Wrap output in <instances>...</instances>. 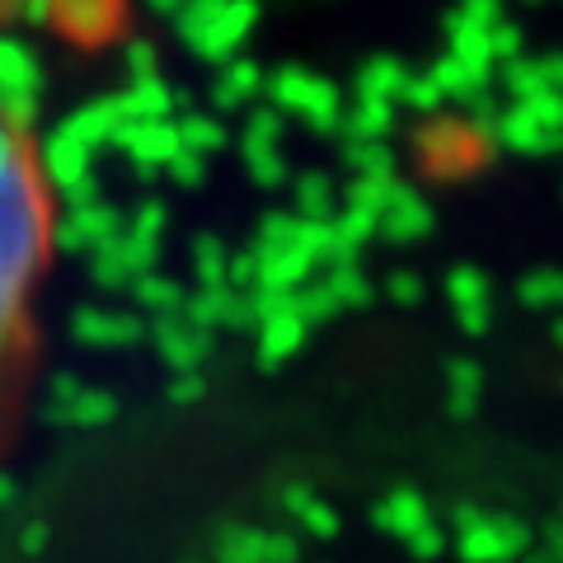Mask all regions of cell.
Wrapping results in <instances>:
<instances>
[{
  "label": "cell",
  "mask_w": 563,
  "mask_h": 563,
  "mask_svg": "<svg viewBox=\"0 0 563 563\" xmlns=\"http://www.w3.org/2000/svg\"><path fill=\"white\" fill-rule=\"evenodd\" d=\"M287 512L301 521L314 540H333V536L343 531V526H339V512H333V507H324L306 484H291V488H287Z\"/></svg>",
  "instance_id": "f1b7e54d"
},
{
  "label": "cell",
  "mask_w": 563,
  "mask_h": 563,
  "mask_svg": "<svg viewBox=\"0 0 563 563\" xmlns=\"http://www.w3.org/2000/svg\"><path fill=\"white\" fill-rule=\"evenodd\" d=\"M225 263H231L225 244L217 235H198V244H192V268H198L202 291L207 287H225Z\"/></svg>",
  "instance_id": "e575fe53"
},
{
  "label": "cell",
  "mask_w": 563,
  "mask_h": 563,
  "mask_svg": "<svg viewBox=\"0 0 563 563\" xmlns=\"http://www.w3.org/2000/svg\"><path fill=\"white\" fill-rule=\"evenodd\" d=\"M20 544H24V554H33V550H43V544H47V526H43V521H33V526H29V531L20 536Z\"/></svg>",
  "instance_id": "f6af8a7d"
},
{
  "label": "cell",
  "mask_w": 563,
  "mask_h": 563,
  "mask_svg": "<svg viewBox=\"0 0 563 563\" xmlns=\"http://www.w3.org/2000/svg\"><path fill=\"white\" fill-rule=\"evenodd\" d=\"M455 550L465 563H512L531 550V531L517 517H488L479 507L455 512Z\"/></svg>",
  "instance_id": "5b68a950"
},
{
  "label": "cell",
  "mask_w": 563,
  "mask_h": 563,
  "mask_svg": "<svg viewBox=\"0 0 563 563\" xmlns=\"http://www.w3.org/2000/svg\"><path fill=\"white\" fill-rule=\"evenodd\" d=\"M155 70H161V52H155L151 38H132L128 43V76L132 85L136 80H155Z\"/></svg>",
  "instance_id": "f35d334b"
},
{
  "label": "cell",
  "mask_w": 563,
  "mask_h": 563,
  "mask_svg": "<svg viewBox=\"0 0 563 563\" xmlns=\"http://www.w3.org/2000/svg\"><path fill=\"white\" fill-rule=\"evenodd\" d=\"M47 231L52 221L33 151L0 122V366L20 347L29 287L47 258Z\"/></svg>",
  "instance_id": "6da1fadb"
},
{
  "label": "cell",
  "mask_w": 563,
  "mask_h": 563,
  "mask_svg": "<svg viewBox=\"0 0 563 563\" xmlns=\"http://www.w3.org/2000/svg\"><path fill=\"white\" fill-rule=\"evenodd\" d=\"M385 296H390L395 306H418L422 301V282L413 273H395L390 282H385Z\"/></svg>",
  "instance_id": "b9f144b4"
},
{
  "label": "cell",
  "mask_w": 563,
  "mask_h": 563,
  "mask_svg": "<svg viewBox=\"0 0 563 563\" xmlns=\"http://www.w3.org/2000/svg\"><path fill=\"white\" fill-rule=\"evenodd\" d=\"M268 99H273L268 109L306 118L314 132H339V128H343L339 85H329L324 76H314V70L282 66L277 76H268Z\"/></svg>",
  "instance_id": "277c9868"
},
{
  "label": "cell",
  "mask_w": 563,
  "mask_h": 563,
  "mask_svg": "<svg viewBox=\"0 0 563 563\" xmlns=\"http://www.w3.org/2000/svg\"><path fill=\"white\" fill-rule=\"evenodd\" d=\"M113 99H118L122 128H128V122H169V113L179 109V99H174V90L161 76H155V80H136V85H128V90L113 95Z\"/></svg>",
  "instance_id": "e0dca14e"
},
{
  "label": "cell",
  "mask_w": 563,
  "mask_h": 563,
  "mask_svg": "<svg viewBox=\"0 0 563 563\" xmlns=\"http://www.w3.org/2000/svg\"><path fill=\"white\" fill-rule=\"evenodd\" d=\"M428 80L437 85V95L442 99H451V103H479L484 99V90H488V70H474V66H465V62H455V57H442L432 70H428Z\"/></svg>",
  "instance_id": "d4e9b609"
},
{
  "label": "cell",
  "mask_w": 563,
  "mask_h": 563,
  "mask_svg": "<svg viewBox=\"0 0 563 563\" xmlns=\"http://www.w3.org/2000/svg\"><path fill=\"white\" fill-rule=\"evenodd\" d=\"M550 339H554V347L563 352V320H554V324H550Z\"/></svg>",
  "instance_id": "7dc6e473"
},
{
  "label": "cell",
  "mask_w": 563,
  "mask_h": 563,
  "mask_svg": "<svg viewBox=\"0 0 563 563\" xmlns=\"http://www.w3.org/2000/svg\"><path fill=\"white\" fill-rule=\"evenodd\" d=\"M33 165H38L43 188H52L57 198H66L70 188H80L85 179H95V151L80 146L70 132H47L43 146L33 151Z\"/></svg>",
  "instance_id": "8992f818"
},
{
  "label": "cell",
  "mask_w": 563,
  "mask_h": 563,
  "mask_svg": "<svg viewBox=\"0 0 563 563\" xmlns=\"http://www.w3.org/2000/svg\"><path fill=\"white\" fill-rule=\"evenodd\" d=\"M442 95H437V85L428 80V70L422 76H413L409 85H404V95H399V109H413V113H422V118H432L437 109H442Z\"/></svg>",
  "instance_id": "74e56055"
},
{
  "label": "cell",
  "mask_w": 563,
  "mask_h": 563,
  "mask_svg": "<svg viewBox=\"0 0 563 563\" xmlns=\"http://www.w3.org/2000/svg\"><path fill=\"white\" fill-rule=\"evenodd\" d=\"M132 301L141 310H151L155 320H179V314L188 310V291L165 273H146V277L132 282Z\"/></svg>",
  "instance_id": "484cf974"
},
{
  "label": "cell",
  "mask_w": 563,
  "mask_h": 563,
  "mask_svg": "<svg viewBox=\"0 0 563 563\" xmlns=\"http://www.w3.org/2000/svg\"><path fill=\"white\" fill-rule=\"evenodd\" d=\"M52 24H57L66 38H76V43H103L122 24V10H113V5H85V0H76V5H57V10H52Z\"/></svg>",
  "instance_id": "ffe728a7"
},
{
  "label": "cell",
  "mask_w": 563,
  "mask_h": 563,
  "mask_svg": "<svg viewBox=\"0 0 563 563\" xmlns=\"http://www.w3.org/2000/svg\"><path fill=\"white\" fill-rule=\"evenodd\" d=\"M263 85H268V76L254 66V62H244V57H235V62H225L221 66V76H217V85H211V103H217L221 113H235V109H244Z\"/></svg>",
  "instance_id": "cb8c5ba5"
},
{
  "label": "cell",
  "mask_w": 563,
  "mask_h": 563,
  "mask_svg": "<svg viewBox=\"0 0 563 563\" xmlns=\"http://www.w3.org/2000/svg\"><path fill=\"white\" fill-rule=\"evenodd\" d=\"M347 169L357 179H395V151L390 146H347Z\"/></svg>",
  "instance_id": "8d00e7d4"
},
{
  "label": "cell",
  "mask_w": 563,
  "mask_h": 563,
  "mask_svg": "<svg viewBox=\"0 0 563 563\" xmlns=\"http://www.w3.org/2000/svg\"><path fill=\"white\" fill-rule=\"evenodd\" d=\"M559 554H563V536H559Z\"/></svg>",
  "instance_id": "c3c4849f"
},
{
  "label": "cell",
  "mask_w": 563,
  "mask_h": 563,
  "mask_svg": "<svg viewBox=\"0 0 563 563\" xmlns=\"http://www.w3.org/2000/svg\"><path fill=\"white\" fill-rule=\"evenodd\" d=\"M258 24V10L254 5H184V14L174 20L179 29L184 47H192L202 62L211 66H225L240 57V43L250 38V29Z\"/></svg>",
  "instance_id": "7a4b0ae2"
},
{
  "label": "cell",
  "mask_w": 563,
  "mask_h": 563,
  "mask_svg": "<svg viewBox=\"0 0 563 563\" xmlns=\"http://www.w3.org/2000/svg\"><path fill=\"white\" fill-rule=\"evenodd\" d=\"M43 99V66L38 52L14 33H0V122L29 141L33 122H38Z\"/></svg>",
  "instance_id": "3957f363"
},
{
  "label": "cell",
  "mask_w": 563,
  "mask_h": 563,
  "mask_svg": "<svg viewBox=\"0 0 563 563\" xmlns=\"http://www.w3.org/2000/svg\"><path fill=\"white\" fill-rule=\"evenodd\" d=\"M306 324H301V314H296L291 306L273 314V320H263L254 329V339H258V366H282L287 357H296V352L306 347Z\"/></svg>",
  "instance_id": "ac0fdd59"
},
{
  "label": "cell",
  "mask_w": 563,
  "mask_h": 563,
  "mask_svg": "<svg viewBox=\"0 0 563 563\" xmlns=\"http://www.w3.org/2000/svg\"><path fill=\"white\" fill-rule=\"evenodd\" d=\"M217 563H301V540L254 526H225L217 536Z\"/></svg>",
  "instance_id": "30bf717a"
},
{
  "label": "cell",
  "mask_w": 563,
  "mask_h": 563,
  "mask_svg": "<svg viewBox=\"0 0 563 563\" xmlns=\"http://www.w3.org/2000/svg\"><path fill=\"white\" fill-rule=\"evenodd\" d=\"M296 221H333L339 217V192L329 174H301L296 179Z\"/></svg>",
  "instance_id": "4316f807"
},
{
  "label": "cell",
  "mask_w": 563,
  "mask_h": 563,
  "mask_svg": "<svg viewBox=\"0 0 563 563\" xmlns=\"http://www.w3.org/2000/svg\"><path fill=\"white\" fill-rule=\"evenodd\" d=\"M155 258L161 250H151V244H136L128 235H118L113 244H103V250L90 254V277L99 282L103 291H118V287H132L136 277L155 273Z\"/></svg>",
  "instance_id": "7c38bea8"
},
{
  "label": "cell",
  "mask_w": 563,
  "mask_h": 563,
  "mask_svg": "<svg viewBox=\"0 0 563 563\" xmlns=\"http://www.w3.org/2000/svg\"><path fill=\"white\" fill-rule=\"evenodd\" d=\"M413 80V70L404 66L399 57H372V62H362L357 70V99H376V103H395L399 109V95H404V85Z\"/></svg>",
  "instance_id": "7402d4cb"
},
{
  "label": "cell",
  "mask_w": 563,
  "mask_h": 563,
  "mask_svg": "<svg viewBox=\"0 0 563 563\" xmlns=\"http://www.w3.org/2000/svg\"><path fill=\"white\" fill-rule=\"evenodd\" d=\"M446 296H451V306H455V320H461L465 333H488L493 324V287H488V277L479 268H451L446 277Z\"/></svg>",
  "instance_id": "9a60e30c"
},
{
  "label": "cell",
  "mask_w": 563,
  "mask_h": 563,
  "mask_svg": "<svg viewBox=\"0 0 563 563\" xmlns=\"http://www.w3.org/2000/svg\"><path fill=\"white\" fill-rule=\"evenodd\" d=\"M202 395H207L202 372L198 376H174V385H169V404H198Z\"/></svg>",
  "instance_id": "ee69618b"
},
{
  "label": "cell",
  "mask_w": 563,
  "mask_h": 563,
  "mask_svg": "<svg viewBox=\"0 0 563 563\" xmlns=\"http://www.w3.org/2000/svg\"><path fill=\"white\" fill-rule=\"evenodd\" d=\"M62 132H70V136L80 141V146H90V151L113 146V136L122 132L118 99H113V95H103V99H95V103H85V109H76V113L62 122Z\"/></svg>",
  "instance_id": "d6986e66"
},
{
  "label": "cell",
  "mask_w": 563,
  "mask_h": 563,
  "mask_svg": "<svg viewBox=\"0 0 563 563\" xmlns=\"http://www.w3.org/2000/svg\"><path fill=\"white\" fill-rule=\"evenodd\" d=\"M165 174H169V179L179 184V188H198V184H202V174H207V161H202V155H192V151H179Z\"/></svg>",
  "instance_id": "60d3db41"
},
{
  "label": "cell",
  "mask_w": 563,
  "mask_h": 563,
  "mask_svg": "<svg viewBox=\"0 0 563 563\" xmlns=\"http://www.w3.org/2000/svg\"><path fill=\"white\" fill-rule=\"evenodd\" d=\"M376 235L390 240V244H413L422 235H432V207H428V198L395 179L390 198H385L380 221H376Z\"/></svg>",
  "instance_id": "4fadbf2b"
},
{
  "label": "cell",
  "mask_w": 563,
  "mask_h": 563,
  "mask_svg": "<svg viewBox=\"0 0 563 563\" xmlns=\"http://www.w3.org/2000/svg\"><path fill=\"white\" fill-rule=\"evenodd\" d=\"M113 146L136 165V174L151 179V174L174 165V155L184 151V141H179V128H174V118H169V122H128V128L113 136Z\"/></svg>",
  "instance_id": "9c48e42d"
},
{
  "label": "cell",
  "mask_w": 563,
  "mask_h": 563,
  "mask_svg": "<svg viewBox=\"0 0 563 563\" xmlns=\"http://www.w3.org/2000/svg\"><path fill=\"white\" fill-rule=\"evenodd\" d=\"M446 550V531H442V526H428V531H418L413 540H409V554L413 559H437V554H442Z\"/></svg>",
  "instance_id": "7bdbcfd3"
},
{
  "label": "cell",
  "mask_w": 563,
  "mask_h": 563,
  "mask_svg": "<svg viewBox=\"0 0 563 563\" xmlns=\"http://www.w3.org/2000/svg\"><path fill=\"white\" fill-rule=\"evenodd\" d=\"M122 221L109 202H95V207H80V211H66V217L47 231V250H66V254H95L103 244H113L122 235Z\"/></svg>",
  "instance_id": "52a82bcc"
},
{
  "label": "cell",
  "mask_w": 563,
  "mask_h": 563,
  "mask_svg": "<svg viewBox=\"0 0 563 563\" xmlns=\"http://www.w3.org/2000/svg\"><path fill=\"white\" fill-rule=\"evenodd\" d=\"M296 235H301V221H296L291 211H268V217L258 221L254 254L268 258V254H277V250H287V244H296Z\"/></svg>",
  "instance_id": "d6a6232c"
},
{
  "label": "cell",
  "mask_w": 563,
  "mask_h": 563,
  "mask_svg": "<svg viewBox=\"0 0 563 563\" xmlns=\"http://www.w3.org/2000/svg\"><path fill=\"white\" fill-rule=\"evenodd\" d=\"M320 282L333 291L339 310H362V306H372V301H376V287L366 282V273L357 268V263H347V268H329Z\"/></svg>",
  "instance_id": "f546056e"
},
{
  "label": "cell",
  "mask_w": 563,
  "mask_h": 563,
  "mask_svg": "<svg viewBox=\"0 0 563 563\" xmlns=\"http://www.w3.org/2000/svg\"><path fill=\"white\" fill-rule=\"evenodd\" d=\"M70 333H76L85 347H136L146 339V324H141V314H128V310L85 306V310H76V320H70Z\"/></svg>",
  "instance_id": "5bb4252c"
},
{
  "label": "cell",
  "mask_w": 563,
  "mask_h": 563,
  "mask_svg": "<svg viewBox=\"0 0 563 563\" xmlns=\"http://www.w3.org/2000/svg\"><path fill=\"white\" fill-rule=\"evenodd\" d=\"M479 395H484V372H479V362H451L446 366V409L451 418H470L474 409H479Z\"/></svg>",
  "instance_id": "83f0119b"
},
{
  "label": "cell",
  "mask_w": 563,
  "mask_h": 563,
  "mask_svg": "<svg viewBox=\"0 0 563 563\" xmlns=\"http://www.w3.org/2000/svg\"><path fill=\"white\" fill-rule=\"evenodd\" d=\"M165 221H169V211L161 198H151V202H141L136 207V217L122 225V235L136 240V244H151V250H161V235H165Z\"/></svg>",
  "instance_id": "d590c367"
},
{
  "label": "cell",
  "mask_w": 563,
  "mask_h": 563,
  "mask_svg": "<svg viewBox=\"0 0 563 563\" xmlns=\"http://www.w3.org/2000/svg\"><path fill=\"white\" fill-rule=\"evenodd\" d=\"M376 526L380 531H390V536H399L404 544H409L418 531H428L432 526V512H428V503L418 498L413 488H395L390 498H380V507H376Z\"/></svg>",
  "instance_id": "44dd1931"
},
{
  "label": "cell",
  "mask_w": 563,
  "mask_h": 563,
  "mask_svg": "<svg viewBox=\"0 0 563 563\" xmlns=\"http://www.w3.org/2000/svg\"><path fill=\"white\" fill-rule=\"evenodd\" d=\"M282 136V113L277 109H254L250 122H244V141H268V146H277Z\"/></svg>",
  "instance_id": "ab89813d"
},
{
  "label": "cell",
  "mask_w": 563,
  "mask_h": 563,
  "mask_svg": "<svg viewBox=\"0 0 563 563\" xmlns=\"http://www.w3.org/2000/svg\"><path fill=\"white\" fill-rule=\"evenodd\" d=\"M146 339L155 343L161 362L169 366L174 376H198V372H202V362L211 357V333L192 329L184 314H179V320H155Z\"/></svg>",
  "instance_id": "8fae6325"
},
{
  "label": "cell",
  "mask_w": 563,
  "mask_h": 563,
  "mask_svg": "<svg viewBox=\"0 0 563 563\" xmlns=\"http://www.w3.org/2000/svg\"><path fill=\"white\" fill-rule=\"evenodd\" d=\"M244 169H250V179L258 188H282L287 184V161H282V151L268 146V141H244Z\"/></svg>",
  "instance_id": "1f68e13d"
},
{
  "label": "cell",
  "mask_w": 563,
  "mask_h": 563,
  "mask_svg": "<svg viewBox=\"0 0 563 563\" xmlns=\"http://www.w3.org/2000/svg\"><path fill=\"white\" fill-rule=\"evenodd\" d=\"M14 503V479L10 474H0V507H10Z\"/></svg>",
  "instance_id": "bcb514c9"
},
{
  "label": "cell",
  "mask_w": 563,
  "mask_h": 563,
  "mask_svg": "<svg viewBox=\"0 0 563 563\" xmlns=\"http://www.w3.org/2000/svg\"><path fill=\"white\" fill-rule=\"evenodd\" d=\"M517 296H521V306H531V310H559L563 306V273L540 268L531 277H521Z\"/></svg>",
  "instance_id": "836d02e7"
},
{
  "label": "cell",
  "mask_w": 563,
  "mask_h": 563,
  "mask_svg": "<svg viewBox=\"0 0 563 563\" xmlns=\"http://www.w3.org/2000/svg\"><path fill=\"white\" fill-rule=\"evenodd\" d=\"M493 136H498L507 151H521V155H554V151H563V136L544 132L540 122L521 109V103H512L507 113H498V122H493Z\"/></svg>",
  "instance_id": "2e32d148"
},
{
  "label": "cell",
  "mask_w": 563,
  "mask_h": 563,
  "mask_svg": "<svg viewBox=\"0 0 563 563\" xmlns=\"http://www.w3.org/2000/svg\"><path fill=\"white\" fill-rule=\"evenodd\" d=\"M174 128H179L184 151L202 155V161H207L211 151H225V122H217L211 113H188V118L174 122Z\"/></svg>",
  "instance_id": "4dcf8cb0"
},
{
  "label": "cell",
  "mask_w": 563,
  "mask_h": 563,
  "mask_svg": "<svg viewBox=\"0 0 563 563\" xmlns=\"http://www.w3.org/2000/svg\"><path fill=\"white\" fill-rule=\"evenodd\" d=\"M118 418V399L109 390H85L80 380L57 376L52 380V399H47V422L57 428H103Z\"/></svg>",
  "instance_id": "ba28073f"
},
{
  "label": "cell",
  "mask_w": 563,
  "mask_h": 563,
  "mask_svg": "<svg viewBox=\"0 0 563 563\" xmlns=\"http://www.w3.org/2000/svg\"><path fill=\"white\" fill-rule=\"evenodd\" d=\"M399 109L395 103H376V99H357V109L343 113V136L347 146H385V136L395 132Z\"/></svg>",
  "instance_id": "603a6c76"
}]
</instances>
